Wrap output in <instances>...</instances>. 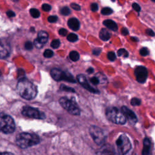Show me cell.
<instances>
[{"label":"cell","mask_w":155,"mask_h":155,"mask_svg":"<svg viewBox=\"0 0 155 155\" xmlns=\"http://www.w3.org/2000/svg\"><path fill=\"white\" fill-rule=\"evenodd\" d=\"M17 90L19 95L27 100L34 99L38 92L36 86L25 78L21 79L18 81Z\"/></svg>","instance_id":"cell-1"},{"label":"cell","mask_w":155,"mask_h":155,"mask_svg":"<svg viewBox=\"0 0 155 155\" xmlns=\"http://www.w3.org/2000/svg\"><path fill=\"white\" fill-rule=\"evenodd\" d=\"M39 137L35 134L29 133H21L17 135L16 143L22 148H27L39 143Z\"/></svg>","instance_id":"cell-2"},{"label":"cell","mask_w":155,"mask_h":155,"mask_svg":"<svg viewBox=\"0 0 155 155\" xmlns=\"http://www.w3.org/2000/svg\"><path fill=\"white\" fill-rule=\"evenodd\" d=\"M106 116L108 120L116 124H125L127 120L122 111L114 107H109L107 109Z\"/></svg>","instance_id":"cell-3"},{"label":"cell","mask_w":155,"mask_h":155,"mask_svg":"<svg viewBox=\"0 0 155 155\" xmlns=\"http://www.w3.org/2000/svg\"><path fill=\"white\" fill-rule=\"evenodd\" d=\"M15 130V124L13 119L9 115L0 113V131L6 133H12Z\"/></svg>","instance_id":"cell-4"},{"label":"cell","mask_w":155,"mask_h":155,"mask_svg":"<svg viewBox=\"0 0 155 155\" xmlns=\"http://www.w3.org/2000/svg\"><path fill=\"white\" fill-rule=\"evenodd\" d=\"M119 155H127L131 148L130 139L125 134H121L116 142Z\"/></svg>","instance_id":"cell-5"},{"label":"cell","mask_w":155,"mask_h":155,"mask_svg":"<svg viewBox=\"0 0 155 155\" xmlns=\"http://www.w3.org/2000/svg\"><path fill=\"white\" fill-rule=\"evenodd\" d=\"M89 133L93 140L97 145H104L105 140V135L101 128L92 125L89 128Z\"/></svg>","instance_id":"cell-6"},{"label":"cell","mask_w":155,"mask_h":155,"mask_svg":"<svg viewBox=\"0 0 155 155\" xmlns=\"http://www.w3.org/2000/svg\"><path fill=\"white\" fill-rule=\"evenodd\" d=\"M59 104L71 114L79 115L81 113L80 110L77 104L65 97H62L59 99Z\"/></svg>","instance_id":"cell-7"},{"label":"cell","mask_w":155,"mask_h":155,"mask_svg":"<svg viewBox=\"0 0 155 155\" xmlns=\"http://www.w3.org/2000/svg\"><path fill=\"white\" fill-rule=\"evenodd\" d=\"M50 74L53 79L57 81H65L71 83H76L73 76L68 73H65L58 68H53L50 71Z\"/></svg>","instance_id":"cell-8"},{"label":"cell","mask_w":155,"mask_h":155,"mask_svg":"<svg viewBox=\"0 0 155 155\" xmlns=\"http://www.w3.org/2000/svg\"><path fill=\"white\" fill-rule=\"evenodd\" d=\"M22 114L23 116L33 119H42L45 117V115L44 113L40 111L39 110L31 107H24Z\"/></svg>","instance_id":"cell-9"},{"label":"cell","mask_w":155,"mask_h":155,"mask_svg":"<svg viewBox=\"0 0 155 155\" xmlns=\"http://www.w3.org/2000/svg\"><path fill=\"white\" fill-rule=\"evenodd\" d=\"M134 75L139 83H144L148 76L147 69L143 66H138L134 70Z\"/></svg>","instance_id":"cell-10"},{"label":"cell","mask_w":155,"mask_h":155,"mask_svg":"<svg viewBox=\"0 0 155 155\" xmlns=\"http://www.w3.org/2000/svg\"><path fill=\"white\" fill-rule=\"evenodd\" d=\"M48 38V33L45 31H39L37 38L34 40V45L38 48H41L47 42Z\"/></svg>","instance_id":"cell-11"},{"label":"cell","mask_w":155,"mask_h":155,"mask_svg":"<svg viewBox=\"0 0 155 155\" xmlns=\"http://www.w3.org/2000/svg\"><path fill=\"white\" fill-rule=\"evenodd\" d=\"M77 79L78 81V82H79V84L84 88H85L87 90H88V91L93 93H99V90H97V89H95L94 88H93L88 82L86 77L84 75V74H78L77 75Z\"/></svg>","instance_id":"cell-12"},{"label":"cell","mask_w":155,"mask_h":155,"mask_svg":"<svg viewBox=\"0 0 155 155\" xmlns=\"http://www.w3.org/2000/svg\"><path fill=\"white\" fill-rule=\"evenodd\" d=\"M121 111L123 113V114H124L126 119H127L129 121V122L131 124H135L137 121V117L136 116V114H134V113L133 111H132V110H131L130 109H129L128 108H127L125 106H123L121 108Z\"/></svg>","instance_id":"cell-13"},{"label":"cell","mask_w":155,"mask_h":155,"mask_svg":"<svg viewBox=\"0 0 155 155\" xmlns=\"http://www.w3.org/2000/svg\"><path fill=\"white\" fill-rule=\"evenodd\" d=\"M10 53V46L5 41H0V58H6Z\"/></svg>","instance_id":"cell-14"},{"label":"cell","mask_w":155,"mask_h":155,"mask_svg":"<svg viewBox=\"0 0 155 155\" xmlns=\"http://www.w3.org/2000/svg\"><path fill=\"white\" fill-rule=\"evenodd\" d=\"M113 153L114 150L110 145H103L96 152V155H112Z\"/></svg>","instance_id":"cell-15"},{"label":"cell","mask_w":155,"mask_h":155,"mask_svg":"<svg viewBox=\"0 0 155 155\" xmlns=\"http://www.w3.org/2000/svg\"><path fill=\"white\" fill-rule=\"evenodd\" d=\"M67 24H68V26L69 27V28L74 31L78 30L80 27V23H79L78 19L75 18H71L69 19Z\"/></svg>","instance_id":"cell-16"},{"label":"cell","mask_w":155,"mask_h":155,"mask_svg":"<svg viewBox=\"0 0 155 155\" xmlns=\"http://www.w3.org/2000/svg\"><path fill=\"white\" fill-rule=\"evenodd\" d=\"M151 142L149 139L145 138L143 140V150L142 155H150Z\"/></svg>","instance_id":"cell-17"},{"label":"cell","mask_w":155,"mask_h":155,"mask_svg":"<svg viewBox=\"0 0 155 155\" xmlns=\"http://www.w3.org/2000/svg\"><path fill=\"white\" fill-rule=\"evenodd\" d=\"M103 24L107 28H108L111 30H113V31L117 30L118 27L116 23L111 19H106L103 22Z\"/></svg>","instance_id":"cell-18"},{"label":"cell","mask_w":155,"mask_h":155,"mask_svg":"<svg viewBox=\"0 0 155 155\" xmlns=\"http://www.w3.org/2000/svg\"><path fill=\"white\" fill-rule=\"evenodd\" d=\"M99 36L102 41H107L110 38V33L106 28H102L99 31Z\"/></svg>","instance_id":"cell-19"},{"label":"cell","mask_w":155,"mask_h":155,"mask_svg":"<svg viewBox=\"0 0 155 155\" xmlns=\"http://www.w3.org/2000/svg\"><path fill=\"white\" fill-rule=\"evenodd\" d=\"M69 56L73 61H77L79 59V54L76 51H71L69 54Z\"/></svg>","instance_id":"cell-20"},{"label":"cell","mask_w":155,"mask_h":155,"mask_svg":"<svg viewBox=\"0 0 155 155\" xmlns=\"http://www.w3.org/2000/svg\"><path fill=\"white\" fill-rule=\"evenodd\" d=\"M30 13L34 18H38L40 15V12L36 8H31L30 10Z\"/></svg>","instance_id":"cell-21"},{"label":"cell","mask_w":155,"mask_h":155,"mask_svg":"<svg viewBox=\"0 0 155 155\" xmlns=\"http://www.w3.org/2000/svg\"><path fill=\"white\" fill-rule=\"evenodd\" d=\"M67 39H68V41H69L70 42H76L78 39V36L77 35L71 33H70L67 36Z\"/></svg>","instance_id":"cell-22"},{"label":"cell","mask_w":155,"mask_h":155,"mask_svg":"<svg viewBox=\"0 0 155 155\" xmlns=\"http://www.w3.org/2000/svg\"><path fill=\"white\" fill-rule=\"evenodd\" d=\"M117 55L119 56H123L124 58H127L128 56V51L125 49H124V48H120L117 51Z\"/></svg>","instance_id":"cell-23"},{"label":"cell","mask_w":155,"mask_h":155,"mask_svg":"<svg viewBox=\"0 0 155 155\" xmlns=\"http://www.w3.org/2000/svg\"><path fill=\"white\" fill-rule=\"evenodd\" d=\"M113 13V10L110 7H104L101 10V13L104 15H109Z\"/></svg>","instance_id":"cell-24"},{"label":"cell","mask_w":155,"mask_h":155,"mask_svg":"<svg viewBox=\"0 0 155 155\" xmlns=\"http://www.w3.org/2000/svg\"><path fill=\"white\" fill-rule=\"evenodd\" d=\"M60 12L62 15L67 16V15H68L71 12H70V8L68 7H64L61 8Z\"/></svg>","instance_id":"cell-25"},{"label":"cell","mask_w":155,"mask_h":155,"mask_svg":"<svg viewBox=\"0 0 155 155\" xmlns=\"http://www.w3.org/2000/svg\"><path fill=\"white\" fill-rule=\"evenodd\" d=\"M60 88L62 90H64V91H69V92H72V93H74L75 92V90L74 89H73V88L71 87H68L67 85H65L64 84H62L60 87Z\"/></svg>","instance_id":"cell-26"},{"label":"cell","mask_w":155,"mask_h":155,"mask_svg":"<svg viewBox=\"0 0 155 155\" xmlns=\"http://www.w3.org/2000/svg\"><path fill=\"white\" fill-rule=\"evenodd\" d=\"M50 45L53 48H58L60 45V41L59 39H54L51 41Z\"/></svg>","instance_id":"cell-27"},{"label":"cell","mask_w":155,"mask_h":155,"mask_svg":"<svg viewBox=\"0 0 155 155\" xmlns=\"http://www.w3.org/2000/svg\"><path fill=\"white\" fill-rule=\"evenodd\" d=\"M53 56V51L50 49H47L44 52V56L47 58H51Z\"/></svg>","instance_id":"cell-28"},{"label":"cell","mask_w":155,"mask_h":155,"mask_svg":"<svg viewBox=\"0 0 155 155\" xmlns=\"http://www.w3.org/2000/svg\"><path fill=\"white\" fill-rule=\"evenodd\" d=\"M131 105L133 106H139L140 105V100L137 97H133L131 100Z\"/></svg>","instance_id":"cell-29"},{"label":"cell","mask_w":155,"mask_h":155,"mask_svg":"<svg viewBox=\"0 0 155 155\" xmlns=\"http://www.w3.org/2000/svg\"><path fill=\"white\" fill-rule=\"evenodd\" d=\"M139 53L142 56H146L149 54V51L146 47H143L140 50Z\"/></svg>","instance_id":"cell-30"},{"label":"cell","mask_w":155,"mask_h":155,"mask_svg":"<svg viewBox=\"0 0 155 155\" xmlns=\"http://www.w3.org/2000/svg\"><path fill=\"white\" fill-rule=\"evenodd\" d=\"M108 59L111 61H114L116 59V54L113 51H110L107 54Z\"/></svg>","instance_id":"cell-31"},{"label":"cell","mask_w":155,"mask_h":155,"mask_svg":"<svg viewBox=\"0 0 155 155\" xmlns=\"http://www.w3.org/2000/svg\"><path fill=\"white\" fill-rule=\"evenodd\" d=\"M24 47H25V48L26 50H31V49L33 48V44H32L31 42L27 41V42H26L25 43Z\"/></svg>","instance_id":"cell-32"},{"label":"cell","mask_w":155,"mask_h":155,"mask_svg":"<svg viewBox=\"0 0 155 155\" xmlns=\"http://www.w3.org/2000/svg\"><path fill=\"white\" fill-rule=\"evenodd\" d=\"M51 7L50 5L48 4H42V9L44 10V11H45V12H48L51 10Z\"/></svg>","instance_id":"cell-33"},{"label":"cell","mask_w":155,"mask_h":155,"mask_svg":"<svg viewBox=\"0 0 155 155\" xmlns=\"http://www.w3.org/2000/svg\"><path fill=\"white\" fill-rule=\"evenodd\" d=\"M90 81L93 84V85H97L99 84V80L98 79V78L97 77H92L91 78H90Z\"/></svg>","instance_id":"cell-34"},{"label":"cell","mask_w":155,"mask_h":155,"mask_svg":"<svg viewBox=\"0 0 155 155\" xmlns=\"http://www.w3.org/2000/svg\"><path fill=\"white\" fill-rule=\"evenodd\" d=\"M58 20V17L56 16H50L48 18V21L51 23L56 22Z\"/></svg>","instance_id":"cell-35"},{"label":"cell","mask_w":155,"mask_h":155,"mask_svg":"<svg viewBox=\"0 0 155 155\" xmlns=\"http://www.w3.org/2000/svg\"><path fill=\"white\" fill-rule=\"evenodd\" d=\"M70 6H71V7L73 9H74V10H75L79 11V10H81V7H80V5H78V4H76V3H71V4H70Z\"/></svg>","instance_id":"cell-36"},{"label":"cell","mask_w":155,"mask_h":155,"mask_svg":"<svg viewBox=\"0 0 155 155\" xmlns=\"http://www.w3.org/2000/svg\"><path fill=\"white\" fill-rule=\"evenodd\" d=\"M132 7L133 8V9L136 11V12H140V5L137 4V3H136V2H134L133 4H132Z\"/></svg>","instance_id":"cell-37"},{"label":"cell","mask_w":155,"mask_h":155,"mask_svg":"<svg viewBox=\"0 0 155 155\" xmlns=\"http://www.w3.org/2000/svg\"><path fill=\"white\" fill-rule=\"evenodd\" d=\"M90 8L91 11L96 12L98 10V5L96 3H92L90 5Z\"/></svg>","instance_id":"cell-38"},{"label":"cell","mask_w":155,"mask_h":155,"mask_svg":"<svg viewBox=\"0 0 155 155\" xmlns=\"http://www.w3.org/2000/svg\"><path fill=\"white\" fill-rule=\"evenodd\" d=\"M59 34L60 35H61V36H66L67 34V30L66 29H65V28H62L59 29Z\"/></svg>","instance_id":"cell-39"},{"label":"cell","mask_w":155,"mask_h":155,"mask_svg":"<svg viewBox=\"0 0 155 155\" xmlns=\"http://www.w3.org/2000/svg\"><path fill=\"white\" fill-rule=\"evenodd\" d=\"M145 32H146V34L148 35V36H154L155 35V33L154 32V31H153L150 28H148L145 30Z\"/></svg>","instance_id":"cell-40"},{"label":"cell","mask_w":155,"mask_h":155,"mask_svg":"<svg viewBox=\"0 0 155 155\" xmlns=\"http://www.w3.org/2000/svg\"><path fill=\"white\" fill-rule=\"evenodd\" d=\"M101 52V50L100 48H94L93 50V54H94V55H99Z\"/></svg>","instance_id":"cell-41"},{"label":"cell","mask_w":155,"mask_h":155,"mask_svg":"<svg viewBox=\"0 0 155 155\" xmlns=\"http://www.w3.org/2000/svg\"><path fill=\"white\" fill-rule=\"evenodd\" d=\"M7 16H8V17H10V18H12V17H13V16H15V13L13 11H12V10H8V11H7Z\"/></svg>","instance_id":"cell-42"},{"label":"cell","mask_w":155,"mask_h":155,"mask_svg":"<svg viewBox=\"0 0 155 155\" xmlns=\"http://www.w3.org/2000/svg\"><path fill=\"white\" fill-rule=\"evenodd\" d=\"M121 33H122V35L126 36L128 34V30L126 28H122L121 30Z\"/></svg>","instance_id":"cell-43"},{"label":"cell","mask_w":155,"mask_h":155,"mask_svg":"<svg viewBox=\"0 0 155 155\" xmlns=\"http://www.w3.org/2000/svg\"><path fill=\"white\" fill-rule=\"evenodd\" d=\"M93 71H94V69L93 68H91V67H90V68H88L87 70V72L88 73H93Z\"/></svg>","instance_id":"cell-44"},{"label":"cell","mask_w":155,"mask_h":155,"mask_svg":"<svg viewBox=\"0 0 155 155\" xmlns=\"http://www.w3.org/2000/svg\"><path fill=\"white\" fill-rule=\"evenodd\" d=\"M0 155H13L12 153L8 152H0Z\"/></svg>","instance_id":"cell-45"},{"label":"cell","mask_w":155,"mask_h":155,"mask_svg":"<svg viewBox=\"0 0 155 155\" xmlns=\"http://www.w3.org/2000/svg\"><path fill=\"white\" fill-rule=\"evenodd\" d=\"M131 39L133 41H134V42H137V41H139V39H138L137 38H136V37H133V36L131 37Z\"/></svg>","instance_id":"cell-46"},{"label":"cell","mask_w":155,"mask_h":155,"mask_svg":"<svg viewBox=\"0 0 155 155\" xmlns=\"http://www.w3.org/2000/svg\"><path fill=\"white\" fill-rule=\"evenodd\" d=\"M1 71H0V78H1Z\"/></svg>","instance_id":"cell-47"}]
</instances>
